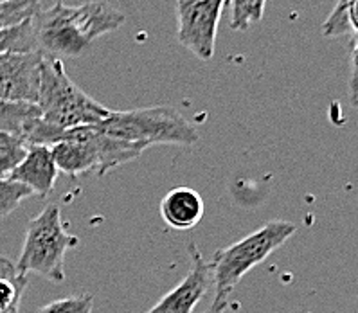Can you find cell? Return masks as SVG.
<instances>
[{"mask_svg": "<svg viewBox=\"0 0 358 313\" xmlns=\"http://www.w3.org/2000/svg\"><path fill=\"white\" fill-rule=\"evenodd\" d=\"M29 146L11 133L0 131V178H8L26 159Z\"/></svg>", "mask_w": 358, "mask_h": 313, "instance_id": "2e32d148", "label": "cell"}, {"mask_svg": "<svg viewBox=\"0 0 358 313\" xmlns=\"http://www.w3.org/2000/svg\"><path fill=\"white\" fill-rule=\"evenodd\" d=\"M42 114L34 103L0 101V131L11 133L24 143H29Z\"/></svg>", "mask_w": 358, "mask_h": 313, "instance_id": "8fae6325", "label": "cell"}, {"mask_svg": "<svg viewBox=\"0 0 358 313\" xmlns=\"http://www.w3.org/2000/svg\"><path fill=\"white\" fill-rule=\"evenodd\" d=\"M43 56V51L0 54V101L36 105Z\"/></svg>", "mask_w": 358, "mask_h": 313, "instance_id": "52a82bcc", "label": "cell"}, {"mask_svg": "<svg viewBox=\"0 0 358 313\" xmlns=\"http://www.w3.org/2000/svg\"><path fill=\"white\" fill-rule=\"evenodd\" d=\"M40 0H8L0 4V31L17 27L36 17Z\"/></svg>", "mask_w": 358, "mask_h": 313, "instance_id": "9a60e30c", "label": "cell"}, {"mask_svg": "<svg viewBox=\"0 0 358 313\" xmlns=\"http://www.w3.org/2000/svg\"><path fill=\"white\" fill-rule=\"evenodd\" d=\"M78 245V236L65 231L58 205L49 203L27 224L26 240L15 267L24 277L29 272H36L49 281L64 283L65 254Z\"/></svg>", "mask_w": 358, "mask_h": 313, "instance_id": "5b68a950", "label": "cell"}, {"mask_svg": "<svg viewBox=\"0 0 358 313\" xmlns=\"http://www.w3.org/2000/svg\"><path fill=\"white\" fill-rule=\"evenodd\" d=\"M266 0H231V27L234 31L249 29L262 22Z\"/></svg>", "mask_w": 358, "mask_h": 313, "instance_id": "e0dca14e", "label": "cell"}, {"mask_svg": "<svg viewBox=\"0 0 358 313\" xmlns=\"http://www.w3.org/2000/svg\"><path fill=\"white\" fill-rule=\"evenodd\" d=\"M2 2H8V0H0V4H2Z\"/></svg>", "mask_w": 358, "mask_h": 313, "instance_id": "7402d4cb", "label": "cell"}, {"mask_svg": "<svg viewBox=\"0 0 358 313\" xmlns=\"http://www.w3.org/2000/svg\"><path fill=\"white\" fill-rule=\"evenodd\" d=\"M295 233V225L285 220L266 221L263 227L245 236L240 242L220 249L215 254L211 275L215 279V300L213 305L227 306L234 288L240 284L247 272L265 261L275 249L288 242Z\"/></svg>", "mask_w": 358, "mask_h": 313, "instance_id": "3957f363", "label": "cell"}, {"mask_svg": "<svg viewBox=\"0 0 358 313\" xmlns=\"http://www.w3.org/2000/svg\"><path fill=\"white\" fill-rule=\"evenodd\" d=\"M227 0H177V38L196 58L215 56L216 33Z\"/></svg>", "mask_w": 358, "mask_h": 313, "instance_id": "8992f818", "label": "cell"}, {"mask_svg": "<svg viewBox=\"0 0 358 313\" xmlns=\"http://www.w3.org/2000/svg\"><path fill=\"white\" fill-rule=\"evenodd\" d=\"M350 101L355 108H358V59H355V58H351Z\"/></svg>", "mask_w": 358, "mask_h": 313, "instance_id": "ffe728a7", "label": "cell"}, {"mask_svg": "<svg viewBox=\"0 0 358 313\" xmlns=\"http://www.w3.org/2000/svg\"><path fill=\"white\" fill-rule=\"evenodd\" d=\"M36 106L43 121L59 130L97 124L110 114L105 105L85 94L69 78L64 61L51 54L43 56Z\"/></svg>", "mask_w": 358, "mask_h": 313, "instance_id": "7a4b0ae2", "label": "cell"}, {"mask_svg": "<svg viewBox=\"0 0 358 313\" xmlns=\"http://www.w3.org/2000/svg\"><path fill=\"white\" fill-rule=\"evenodd\" d=\"M225 308H227V306H220V305H213L211 308L207 310V312H203V313H224L225 312Z\"/></svg>", "mask_w": 358, "mask_h": 313, "instance_id": "44dd1931", "label": "cell"}, {"mask_svg": "<svg viewBox=\"0 0 358 313\" xmlns=\"http://www.w3.org/2000/svg\"><path fill=\"white\" fill-rule=\"evenodd\" d=\"M127 15L105 0L67 6L58 0L55 6L40 9L34 17L40 51L51 56L76 58L96 38L119 29Z\"/></svg>", "mask_w": 358, "mask_h": 313, "instance_id": "6da1fadb", "label": "cell"}, {"mask_svg": "<svg viewBox=\"0 0 358 313\" xmlns=\"http://www.w3.org/2000/svg\"><path fill=\"white\" fill-rule=\"evenodd\" d=\"M350 33H358V0H337L322 24V34L326 38H338Z\"/></svg>", "mask_w": 358, "mask_h": 313, "instance_id": "4fadbf2b", "label": "cell"}, {"mask_svg": "<svg viewBox=\"0 0 358 313\" xmlns=\"http://www.w3.org/2000/svg\"><path fill=\"white\" fill-rule=\"evenodd\" d=\"M58 173L51 146H31L26 159L8 178L29 187L33 195L45 198L55 189Z\"/></svg>", "mask_w": 358, "mask_h": 313, "instance_id": "9c48e42d", "label": "cell"}, {"mask_svg": "<svg viewBox=\"0 0 358 313\" xmlns=\"http://www.w3.org/2000/svg\"><path fill=\"white\" fill-rule=\"evenodd\" d=\"M27 288V277L17 272L15 263L0 256V313H18Z\"/></svg>", "mask_w": 358, "mask_h": 313, "instance_id": "7c38bea8", "label": "cell"}, {"mask_svg": "<svg viewBox=\"0 0 358 313\" xmlns=\"http://www.w3.org/2000/svg\"><path fill=\"white\" fill-rule=\"evenodd\" d=\"M103 133L128 143L180 144L193 146L199 143V131L178 110L171 106H150L139 110L112 112L96 124Z\"/></svg>", "mask_w": 358, "mask_h": 313, "instance_id": "277c9868", "label": "cell"}, {"mask_svg": "<svg viewBox=\"0 0 358 313\" xmlns=\"http://www.w3.org/2000/svg\"><path fill=\"white\" fill-rule=\"evenodd\" d=\"M31 195L33 191L24 184H18L9 178H0V218L11 214Z\"/></svg>", "mask_w": 358, "mask_h": 313, "instance_id": "ac0fdd59", "label": "cell"}, {"mask_svg": "<svg viewBox=\"0 0 358 313\" xmlns=\"http://www.w3.org/2000/svg\"><path fill=\"white\" fill-rule=\"evenodd\" d=\"M94 296L92 293H80V296L64 297V299L52 300L38 313H92Z\"/></svg>", "mask_w": 358, "mask_h": 313, "instance_id": "d6986e66", "label": "cell"}, {"mask_svg": "<svg viewBox=\"0 0 358 313\" xmlns=\"http://www.w3.org/2000/svg\"><path fill=\"white\" fill-rule=\"evenodd\" d=\"M203 200L199 191L191 187H175L160 202L162 220L175 231H189L203 218Z\"/></svg>", "mask_w": 358, "mask_h": 313, "instance_id": "30bf717a", "label": "cell"}, {"mask_svg": "<svg viewBox=\"0 0 358 313\" xmlns=\"http://www.w3.org/2000/svg\"><path fill=\"white\" fill-rule=\"evenodd\" d=\"M33 51H40L34 18L24 22V24L17 27H11V29L0 31V54Z\"/></svg>", "mask_w": 358, "mask_h": 313, "instance_id": "5bb4252c", "label": "cell"}, {"mask_svg": "<svg viewBox=\"0 0 358 313\" xmlns=\"http://www.w3.org/2000/svg\"><path fill=\"white\" fill-rule=\"evenodd\" d=\"M189 272L146 313H193L211 286V267L194 243H189Z\"/></svg>", "mask_w": 358, "mask_h": 313, "instance_id": "ba28073f", "label": "cell"}]
</instances>
